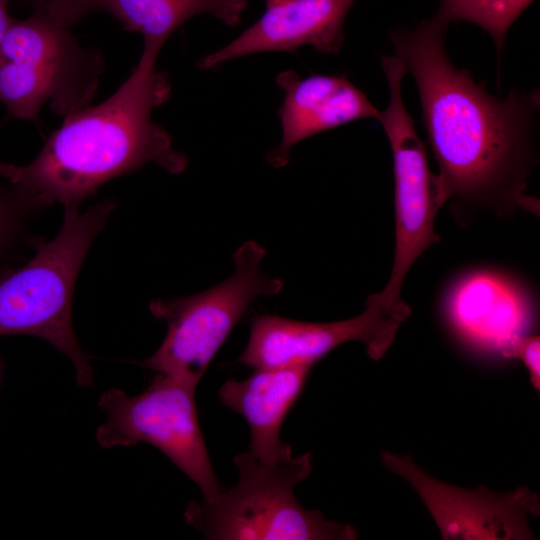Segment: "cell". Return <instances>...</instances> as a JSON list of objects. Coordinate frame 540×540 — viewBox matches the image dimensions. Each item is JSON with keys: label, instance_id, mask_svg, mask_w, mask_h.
<instances>
[{"label": "cell", "instance_id": "obj_1", "mask_svg": "<svg viewBox=\"0 0 540 540\" xmlns=\"http://www.w3.org/2000/svg\"><path fill=\"white\" fill-rule=\"evenodd\" d=\"M447 27L434 17L416 28L389 33L395 55L413 76L422 120L438 164L437 195L454 214L489 209L510 215L516 209L539 213L526 194L536 164L539 91L512 90L498 97L458 69L445 47Z\"/></svg>", "mask_w": 540, "mask_h": 540}, {"label": "cell", "instance_id": "obj_2", "mask_svg": "<svg viewBox=\"0 0 540 540\" xmlns=\"http://www.w3.org/2000/svg\"><path fill=\"white\" fill-rule=\"evenodd\" d=\"M157 57L142 54L126 81L106 100L66 117L35 159L18 166L11 183L35 207L79 206L100 186L153 162L169 173L188 160L170 134L151 119L171 94Z\"/></svg>", "mask_w": 540, "mask_h": 540}, {"label": "cell", "instance_id": "obj_3", "mask_svg": "<svg viewBox=\"0 0 540 540\" xmlns=\"http://www.w3.org/2000/svg\"><path fill=\"white\" fill-rule=\"evenodd\" d=\"M115 204L105 200L79 212L65 207L59 233L36 246L33 258L0 280V336L33 335L72 361L80 386L93 384L92 369L73 330L74 288L86 254Z\"/></svg>", "mask_w": 540, "mask_h": 540}, {"label": "cell", "instance_id": "obj_4", "mask_svg": "<svg viewBox=\"0 0 540 540\" xmlns=\"http://www.w3.org/2000/svg\"><path fill=\"white\" fill-rule=\"evenodd\" d=\"M237 483L212 498L189 503L188 524L213 540H352L356 529L306 510L294 490L312 470V455L261 463L252 452L236 455Z\"/></svg>", "mask_w": 540, "mask_h": 540}, {"label": "cell", "instance_id": "obj_5", "mask_svg": "<svg viewBox=\"0 0 540 540\" xmlns=\"http://www.w3.org/2000/svg\"><path fill=\"white\" fill-rule=\"evenodd\" d=\"M265 255L260 244L249 240L234 252V272L223 282L195 295L152 300V315L168 329L156 352L137 364L196 389L250 305L283 289V280L263 270Z\"/></svg>", "mask_w": 540, "mask_h": 540}, {"label": "cell", "instance_id": "obj_6", "mask_svg": "<svg viewBox=\"0 0 540 540\" xmlns=\"http://www.w3.org/2000/svg\"><path fill=\"white\" fill-rule=\"evenodd\" d=\"M104 69L61 26L36 14L12 19L0 46V104L12 117L36 121L44 104L66 117L90 105Z\"/></svg>", "mask_w": 540, "mask_h": 540}, {"label": "cell", "instance_id": "obj_7", "mask_svg": "<svg viewBox=\"0 0 540 540\" xmlns=\"http://www.w3.org/2000/svg\"><path fill=\"white\" fill-rule=\"evenodd\" d=\"M380 61L390 92L389 104L380 111L378 121L392 152L396 243L391 275L379 294L386 306L411 312L401 298L403 281L416 259L439 241L434 232V220L441 205L436 175L429 169L425 145L403 101L406 67L395 54L381 55Z\"/></svg>", "mask_w": 540, "mask_h": 540}, {"label": "cell", "instance_id": "obj_8", "mask_svg": "<svg viewBox=\"0 0 540 540\" xmlns=\"http://www.w3.org/2000/svg\"><path fill=\"white\" fill-rule=\"evenodd\" d=\"M98 405L107 420L96 441L105 449L149 443L162 451L209 499L220 491L199 425L195 389L158 373L136 396L112 388Z\"/></svg>", "mask_w": 540, "mask_h": 540}, {"label": "cell", "instance_id": "obj_9", "mask_svg": "<svg viewBox=\"0 0 540 540\" xmlns=\"http://www.w3.org/2000/svg\"><path fill=\"white\" fill-rule=\"evenodd\" d=\"M411 313L389 308L379 293L371 294L356 317L326 323L257 315L251 320L247 345L237 363L254 369L311 365L338 346L360 342L368 356L381 359Z\"/></svg>", "mask_w": 540, "mask_h": 540}, {"label": "cell", "instance_id": "obj_10", "mask_svg": "<svg viewBox=\"0 0 540 540\" xmlns=\"http://www.w3.org/2000/svg\"><path fill=\"white\" fill-rule=\"evenodd\" d=\"M382 461L417 491L443 539L534 538L528 517L539 513V501L529 489L506 494L484 487L467 490L431 477L409 456L384 452Z\"/></svg>", "mask_w": 540, "mask_h": 540}, {"label": "cell", "instance_id": "obj_11", "mask_svg": "<svg viewBox=\"0 0 540 540\" xmlns=\"http://www.w3.org/2000/svg\"><path fill=\"white\" fill-rule=\"evenodd\" d=\"M355 1L284 0L267 6L265 13L237 38L203 57L198 68L212 69L259 52H293L305 45L337 54L344 44L346 15Z\"/></svg>", "mask_w": 540, "mask_h": 540}, {"label": "cell", "instance_id": "obj_12", "mask_svg": "<svg viewBox=\"0 0 540 540\" xmlns=\"http://www.w3.org/2000/svg\"><path fill=\"white\" fill-rule=\"evenodd\" d=\"M284 93L279 110L282 139L266 157L276 168L285 166L298 142L317 133L367 118L378 120L380 111L346 76L313 74L301 78L293 70L276 78Z\"/></svg>", "mask_w": 540, "mask_h": 540}, {"label": "cell", "instance_id": "obj_13", "mask_svg": "<svg viewBox=\"0 0 540 540\" xmlns=\"http://www.w3.org/2000/svg\"><path fill=\"white\" fill-rule=\"evenodd\" d=\"M447 302V316L467 344L503 357L513 341L527 334L532 314L526 299L493 274L466 277Z\"/></svg>", "mask_w": 540, "mask_h": 540}, {"label": "cell", "instance_id": "obj_14", "mask_svg": "<svg viewBox=\"0 0 540 540\" xmlns=\"http://www.w3.org/2000/svg\"><path fill=\"white\" fill-rule=\"evenodd\" d=\"M311 365L255 369L244 380L230 379L219 389L221 402L241 415L251 432L250 451L264 464L292 455L281 441L280 430L301 394Z\"/></svg>", "mask_w": 540, "mask_h": 540}, {"label": "cell", "instance_id": "obj_15", "mask_svg": "<svg viewBox=\"0 0 540 540\" xmlns=\"http://www.w3.org/2000/svg\"><path fill=\"white\" fill-rule=\"evenodd\" d=\"M247 0H103L101 11L144 40L143 54L157 57L168 38L187 20L210 14L233 27L240 23Z\"/></svg>", "mask_w": 540, "mask_h": 540}, {"label": "cell", "instance_id": "obj_16", "mask_svg": "<svg viewBox=\"0 0 540 540\" xmlns=\"http://www.w3.org/2000/svg\"><path fill=\"white\" fill-rule=\"evenodd\" d=\"M534 0H440L435 16L448 27L453 22L469 21L480 26L492 37L498 61L507 32Z\"/></svg>", "mask_w": 540, "mask_h": 540}, {"label": "cell", "instance_id": "obj_17", "mask_svg": "<svg viewBox=\"0 0 540 540\" xmlns=\"http://www.w3.org/2000/svg\"><path fill=\"white\" fill-rule=\"evenodd\" d=\"M35 206L11 183L0 184V258L16 241L26 214Z\"/></svg>", "mask_w": 540, "mask_h": 540}, {"label": "cell", "instance_id": "obj_18", "mask_svg": "<svg viewBox=\"0 0 540 540\" xmlns=\"http://www.w3.org/2000/svg\"><path fill=\"white\" fill-rule=\"evenodd\" d=\"M39 15L64 27H70L86 14L102 9L103 0H18Z\"/></svg>", "mask_w": 540, "mask_h": 540}, {"label": "cell", "instance_id": "obj_19", "mask_svg": "<svg viewBox=\"0 0 540 540\" xmlns=\"http://www.w3.org/2000/svg\"><path fill=\"white\" fill-rule=\"evenodd\" d=\"M505 358L519 359L525 366L535 390H540V338L525 334L516 338L508 348Z\"/></svg>", "mask_w": 540, "mask_h": 540}, {"label": "cell", "instance_id": "obj_20", "mask_svg": "<svg viewBox=\"0 0 540 540\" xmlns=\"http://www.w3.org/2000/svg\"><path fill=\"white\" fill-rule=\"evenodd\" d=\"M9 2L10 0H0V46L3 37L13 19L8 13Z\"/></svg>", "mask_w": 540, "mask_h": 540}, {"label": "cell", "instance_id": "obj_21", "mask_svg": "<svg viewBox=\"0 0 540 540\" xmlns=\"http://www.w3.org/2000/svg\"><path fill=\"white\" fill-rule=\"evenodd\" d=\"M17 171L18 166L0 161V184L3 179L8 180V182L13 180Z\"/></svg>", "mask_w": 540, "mask_h": 540}, {"label": "cell", "instance_id": "obj_22", "mask_svg": "<svg viewBox=\"0 0 540 540\" xmlns=\"http://www.w3.org/2000/svg\"><path fill=\"white\" fill-rule=\"evenodd\" d=\"M264 1H265V3H266V7H267V6H271V5L280 3V2H282V1H284V0H264Z\"/></svg>", "mask_w": 540, "mask_h": 540}]
</instances>
